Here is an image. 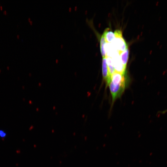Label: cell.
<instances>
[{"label":"cell","instance_id":"1","mask_svg":"<svg viewBox=\"0 0 167 167\" xmlns=\"http://www.w3.org/2000/svg\"><path fill=\"white\" fill-rule=\"evenodd\" d=\"M126 85L125 74L115 72L112 75L108 84L112 97V101H114L124 91Z\"/></svg>","mask_w":167,"mask_h":167},{"label":"cell","instance_id":"2","mask_svg":"<svg viewBox=\"0 0 167 167\" xmlns=\"http://www.w3.org/2000/svg\"><path fill=\"white\" fill-rule=\"evenodd\" d=\"M114 33L115 38L112 44L119 53H120L124 51L128 48V47L122 37V32L121 30H116Z\"/></svg>","mask_w":167,"mask_h":167},{"label":"cell","instance_id":"3","mask_svg":"<svg viewBox=\"0 0 167 167\" xmlns=\"http://www.w3.org/2000/svg\"><path fill=\"white\" fill-rule=\"evenodd\" d=\"M115 72L125 74L126 67L122 64L119 53H118L111 58Z\"/></svg>","mask_w":167,"mask_h":167},{"label":"cell","instance_id":"4","mask_svg":"<svg viewBox=\"0 0 167 167\" xmlns=\"http://www.w3.org/2000/svg\"><path fill=\"white\" fill-rule=\"evenodd\" d=\"M102 64V71L103 77L104 80L106 83V86H107L108 85L110 81L111 77L109 72L106 57L103 58Z\"/></svg>","mask_w":167,"mask_h":167},{"label":"cell","instance_id":"5","mask_svg":"<svg viewBox=\"0 0 167 167\" xmlns=\"http://www.w3.org/2000/svg\"><path fill=\"white\" fill-rule=\"evenodd\" d=\"M103 34L107 43H111L113 41L115 38L114 34L112 31L110 30L109 28H106Z\"/></svg>","mask_w":167,"mask_h":167},{"label":"cell","instance_id":"6","mask_svg":"<svg viewBox=\"0 0 167 167\" xmlns=\"http://www.w3.org/2000/svg\"><path fill=\"white\" fill-rule=\"evenodd\" d=\"M129 54L128 48L126 49L124 51L119 53V57L121 62L123 65L126 67L128 62Z\"/></svg>","mask_w":167,"mask_h":167},{"label":"cell","instance_id":"7","mask_svg":"<svg viewBox=\"0 0 167 167\" xmlns=\"http://www.w3.org/2000/svg\"><path fill=\"white\" fill-rule=\"evenodd\" d=\"M106 43L104 34H103L100 41V50L103 58L106 57V56L105 47Z\"/></svg>","mask_w":167,"mask_h":167},{"label":"cell","instance_id":"8","mask_svg":"<svg viewBox=\"0 0 167 167\" xmlns=\"http://www.w3.org/2000/svg\"><path fill=\"white\" fill-rule=\"evenodd\" d=\"M106 58L109 72L111 77L112 74L115 72L112 59L111 58L107 56H106Z\"/></svg>","mask_w":167,"mask_h":167},{"label":"cell","instance_id":"9","mask_svg":"<svg viewBox=\"0 0 167 167\" xmlns=\"http://www.w3.org/2000/svg\"><path fill=\"white\" fill-rule=\"evenodd\" d=\"M167 112V109L165 110L162 111H161V113L163 114V113H165Z\"/></svg>","mask_w":167,"mask_h":167},{"label":"cell","instance_id":"10","mask_svg":"<svg viewBox=\"0 0 167 167\" xmlns=\"http://www.w3.org/2000/svg\"><path fill=\"white\" fill-rule=\"evenodd\" d=\"M3 13L5 14H6L7 13L6 11H4Z\"/></svg>","mask_w":167,"mask_h":167},{"label":"cell","instance_id":"11","mask_svg":"<svg viewBox=\"0 0 167 167\" xmlns=\"http://www.w3.org/2000/svg\"><path fill=\"white\" fill-rule=\"evenodd\" d=\"M158 3H159V1L157 2L156 4V5H157Z\"/></svg>","mask_w":167,"mask_h":167},{"label":"cell","instance_id":"12","mask_svg":"<svg viewBox=\"0 0 167 167\" xmlns=\"http://www.w3.org/2000/svg\"><path fill=\"white\" fill-rule=\"evenodd\" d=\"M161 18V16H160L159 18H158V20H160Z\"/></svg>","mask_w":167,"mask_h":167},{"label":"cell","instance_id":"13","mask_svg":"<svg viewBox=\"0 0 167 167\" xmlns=\"http://www.w3.org/2000/svg\"><path fill=\"white\" fill-rule=\"evenodd\" d=\"M162 46V45H161L159 46V48H161Z\"/></svg>","mask_w":167,"mask_h":167},{"label":"cell","instance_id":"14","mask_svg":"<svg viewBox=\"0 0 167 167\" xmlns=\"http://www.w3.org/2000/svg\"><path fill=\"white\" fill-rule=\"evenodd\" d=\"M159 43H160V41H158L157 42V45H158L159 44Z\"/></svg>","mask_w":167,"mask_h":167},{"label":"cell","instance_id":"15","mask_svg":"<svg viewBox=\"0 0 167 167\" xmlns=\"http://www.w3.org/2000/svg\"><path fill=\"white\" fill-rule=\"evenodd\" d=\"M0 9L1 10H2V6H0Z\"/></svg>","mask_w":167,"mask_h":167},{"label":"cell","instance_id":"16","mask_svg":"<svg viewBox=\"0 0 167 167\" xmlns=\"http://www.w3.org/2000/svg\"><path fill=\"white\" fill-rule=\"evenodd\" d=\"M17 37L18 38H19V35H17Z\"/></svg>","mask_w":167,"mask_h":167}]
</instances>
